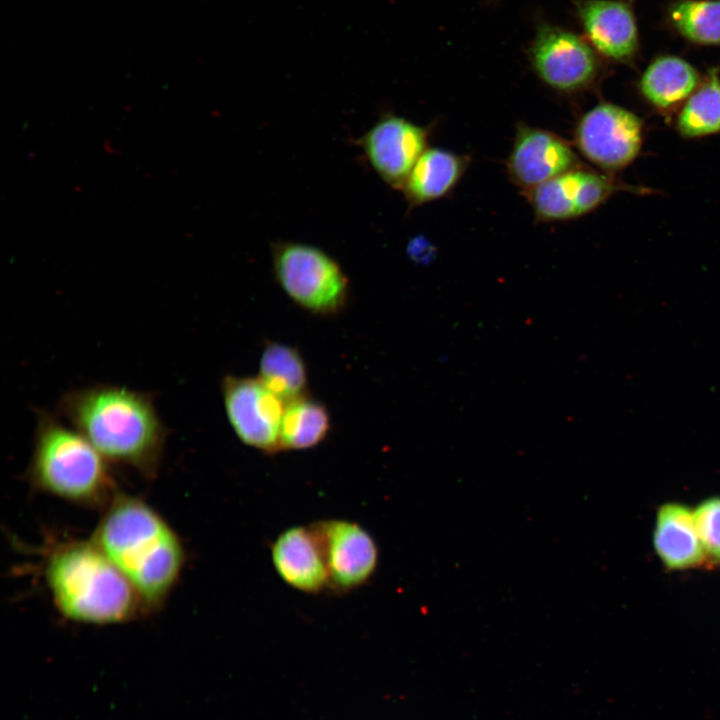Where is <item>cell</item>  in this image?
<instances>
[{"label":"cell","mask_w":720,"mask_h":720,"mask_svg":"<svg viewBox=\"0 0 720 720\" xmlns=\"http://www.w3.org/2000/svg\"><path fill=\"white\" fill-rule=\"evenodd\" d=\"M617 186L597 173L573 169L556 176L530 192L536 217L541 221H559L582 216L605 201Z\"/></svg>","instance_id":"obj_11"},{"label":"cell","mask_w":720,"mask_h":720,"mask_svg":"<svg viewBox=\"0 0 720 720\" xmlns=\"http://www.w3.org/2000/svg\"><path fill=\"white\" fill-rule=\"evenodd\" d=\"M574 9L590 45L597 52L613 61H632L638 50V31L627 2L576 0Z\"/></svg>","instance_id":"obj_13"},{"label":"cell","mask_w":720,"mask_h":720,"mask_svg":"<svg viewBox=\"0 0 720 720\" xmlns=\"http://www.w3.org/2000/svg\"><path fill=\"white\" fill-rule=\"evenodd\" d=\"M221 391L227 419L239 440L266 453L280 451L286 403L258 377L227 375Z\"/></svg>","instance_id":"obj_7"},{"label":"cell","mask_w":720,"mask_h":720,"mask_svg":"<svg viewBox=\"0 0 720 720\" xmlns=\"http://www.w3.org/2000/svg\"><path fill=\"white\" fill-rule=\"evenodd\" d=\"M699 85L700 76L689 62L666 55L656 58L644 70L639 89L651 106L669 112L682 106Z\"/></svg>","instance_id":"obj_16"},{"label":"cell","mask_w":720,"mask_h":720,"mask_svg":"<svg viewBox=\"0 0 720 720\" xmlns=\"http://www.w3.org/2000/svg\"><path fill=\"white\" fill-rule=\"evenodd\" d=\"M273 275L300 308L318 316H335L348 304L349 278L341 265L314 245L277 241L271 245Z\"/></svg>","instance_id":"obj_5"},{"label":"cell","mask_w":720,"mask_h":720,"mask_svg":"<svg viewBox=\"0 0 720 720\" xmlns=\"http://www.w3.org/2000/svg\"><path fill=\"white\" fill-rule=\"evenodd\" d=\"M356 142L380 179L394 189H402L428 148V131L403 117L385 114Z\"/></svg>","instance_id":"obj_9"},{"label":"cell","mask_w":720,"mask_h":720,"mask_svg":"<svg viewBox=\"0 0 720 720\" xmlns=\"http://www.w3.org/2000/svg\"><path fill=\"white\" fill-rule=\"evenodd\" d=\"M693 516L707 566H720V496L703 499L693 508Z\"/></svg>","instance_id":"obj_22"},{"label":"cell","mask_w":720,"mask_h":720,"mask_svg":"<svg viewBox=\"0 0 720 720\" xmlns=\"http://www.w3.org/2000/svg\"><path fill=\"white\" fill-rule=\"evenodd\" d=\"M104 509L92 540L129 580L148 612L160 608L184 567L180 538L137 497L118 493Z\"/></svg>","instance_id":"obj_2"},{"label":"cell","mask_w":720,"mask_h":720,"mask_svg":"<svg viewBox=\"0 0 720 720\" xmlns=\"http://www.w3.org/2000/svg\"><path fill=\"white\" fill-rule=\"evenodd\" d=\"M572 148L559 136L538 128H518L507 161L509 175L531 191L540 184L578 168Z\"/></svg>","instance_id":"obj_12"},{"label":"cell","mask_w":720,"mask_h":720,"mask_svg":"<svg viewBox=\"0 0 720 720\" xmlns=\"http://www.w3.org/2000/svg\"><path fill=\"white\" fill-rule=\"evenodd\" d=\"M528 58L540 80L565 93L588 87L599 72L595 49L587 41L573 31L547 22L537 26Z\"/></svg>","instance_id":"obj_6"},{"label":"cell","mask_w":720,"mask_h":720,"mask_svg":"<svg viewBox=\"0 0 720 720\" xmlns=\"http://www.w3.org/2000/svg\"><path fill=\"white\" fill-rule=\"evenodd\" d=\"M465 163L463 157L452 152L427 148L401 189L410 207L434 201L447 194L461 178Z\"/></svg>","instance_id":"obj_17"},{"label":"cell","mask_w":720,"mask_h":720,"mask_svg":"<svg viewBox=\"0 0 720 720\" xmlns=\"http://www.w3.org/2000/svg\"><path fill=\"white\" fill-rule=\"evenodd\" d=\"M676 127L687 138L720 132V77L716 70L712 69L705 81L683 103Z\"/></svg>","instance_id":"obj_20"},{"label":"cell","mask_w":720,"mask_h":720,"mask_svg":"<svg viewBox=\"0 0 720 720\" xmlns=\"http://www.w3.org/2000/svg\"><path fill=\"white\" fill-rule=\"evenodd\" d=\"M57 413L107 461L147 478L157 474L167 429L151 394L105 384L72 389L59 400Z\"/></svg>","instance_id":"obj_1"},{"label":"cell","mask_w":720,"mask_h":720,"mask_svg":"<svg viewBox=\"0 0 720 720\" xmlns=\"http://www.w3.org/2000/svg\"><path fill=\"white\" fill-rule=\"evenodd\" d=\"M314 527L324 550L331 587L351 591L373 576L378 548L364 527L348 520L322 521Z\"/></svg>","instance_id":"obj_10"},{"label":"cell","mask_w":720,"mask_h":720,"mask_svg":"<svg viewBox=\"0 0 720 720\" xmlns=\"http://www.w3.org/2000/svg\"><path fill=\"white\" fill-rule=\"evenodd\" d=\"M652 544L664 568L684 571L707 566L696 529L693 508L681 502H666L657 508Z\"/></svg>","instance_id":"obj_15"},{"label":"cell","mask_w":720,"mask_h":720,"mask_svg":"<svg viewBox=\"0 0 720 720\" xmlns=\"http://www.w3.org/2000/svg\"><path fill=\"white\" fill-rule=\"evenodd\" d=\"M44 573L55 607L71 621L119 624L148 612L129 580L92 539L55 546Z\"/></svg>","instance_id":"obj_3"},{"label":"cell","mask_w":720,"mask_h":720,"mask_svg":"<svg viewBox=\"0 0 720 720\" xmlns=\"http://www.w3.org/2000/svg\"><path fill=\"white\" fill-rule=\"evenodd\" d=\"M108 462L58 416L37 411L28 470L34 488L73 504L106 508L118 494Z\"/></svg>","instance_id":"obj_4"},{"label":"cell","mask_w":720,"mask_h":720,"mask_svg":"<svg viewBox=\"0 0 720 720\" xmlns=\"http://www.w3.org/2000/svg\"><path fill=\"white\" fill-rule=\"evenodd\" d=\"M673 27L698 44L720 45V0H680L669 9Z\"/></svg>","instance_id":"obj_21"},{"label":"cell","mask_w":720,"mask_h":720,"mask_svg":"<svg viewBox=\"0 0 720 720\" xmlns=\"http://www.w3.org/2000/svg\"><path fill=\"white\" fill-rule=\"evenodd\" d=\"M271 556L280 578L294 589L317 593L329 585L324 550L314 526L282 531L272 544Z\"/></svg>","instance_id":"obj_14"},{"label":"cell","mask_w":720,"mask_h":720,"mask_svg":"<svg viewBox=\"0 0 720 720\" xmlns=\"http://www.w3.org/2000/svg\"><path fill=\"white\" fill-rule=\"evenodd\" d=\"M285 403L308 395V373L305 361L296 347L268 342L259 359L257 376Z\"/></svg>","instance_id":"obj_18"},{"label":"cell","mask_w":720,"mask_h":720,"mask_svg":"<svg viewBox=\"0 0 720 720\" xmlns=\"http://www.w3.org/2000/svg\"><path fill=\"white\" fill-rule=\"evenodd\" d=\"M575 141L582 155L596 166L607 171L620 170L640 152L643 123L623 107L600 103L580 118Z\"/></svg>","instance_id":"obj_8"},{"label":"cell","mask_w":720,"mask_h":720,"mask_svg":"<svg viewBox=\"0 0 720 720\" xmlns=\"http://www.w3.org/2000/svg\"><path fill=\"white\" fill-rule=\"evenodd\" d=\"M331 417L326 406L309 395L286 403L280 429L281 450H305L329 434Z\"/></svg>","instance_id":"obj_19"}]
</instances>
